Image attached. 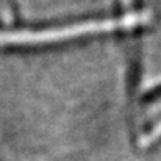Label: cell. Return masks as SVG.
<instances>
[{
	"instance_id": "6da1fadb",
	"label": "cell",
	"mask_w": 161,
	"mask_h": 161,
	"mask_svg": "<svg viewBox=\"0 0 161 161\" xmlns=\"http://www.w3.org/2000/svg\"><path fill=\"white\" fill-rule=\"evenodd\" d=\"M150 20V14L138 13L128 14L119 19H103V20H86L80 24H72L59 28H47L39 31H0V46L9 44H44V42H56L70 39L75 36L92 35V33H103L120 28H131L141 24H147Z\"/></svg>"
}]
</instances>
